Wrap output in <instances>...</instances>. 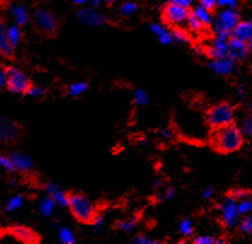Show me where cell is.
I'll use <instances>...</instances> for the list:
<instances>
[{
	"mask_svg": "<svg viewBox=\"0 0 252 244\" xmlns=\"http://www.w3.org/2000/svg\"><path fill=\"white\" fill-rule=\"evenodd\" d=\"M24 203V197L22 195H16L10 198L6 203V210L7 211H15L20 209Z\"/></svg>",
	"mask_w": 252,
	"mask_h": 244,
	"instance_id": "29",
	"label": "cell"
},
{
	"mask_svg": "<svg viewBox=\"0 0 252 244\" xmlns=\"http://www.w3.org/2000/svg\"><path fill=\"white\" fill-rule=\"evenodd\" d=\"M229 34L224 33H216V36L214 37L213 41L205 50L206 55L211 58V60H219V58H223L228 56V41H229Z\"/></svg>",
	"mask_w": 252,
	"mask_h": 244,
	"instance_id": "7",
	"label": "cell"
},
{
	"mask_svg": "<svg viewBox=\"0 0 252 244\" xmlns=\"http://www.w3.org/2000/svg\"><path fill=\"white\" fill-rule=\"evenodd\" d=\"M77 20L81 25L87 27H100L106 22V17L99 12L94 6L85 7L77 12Z\"/></svg>",
	"mask_w": 252,
	"mask_h": 244,
	"instance_id": "10",
	"label": "cell"
},
{
	"mask_svg": "<svg viewBox=\"0 0 252 244\" xmlns=\"http://www.w3.org/2000/svg\"><path fill=\"white\" fill-rule=\"evenodd\" d=\"M240 130L244 136H252V117L245 116L240 122Z\"/></svg>",
	"mask_w": 252,
	"mask_h": 244,
	"instance_id": "34",
	"label": "cell"
},
{
	"mask_svg": "<svg viewBox=\"0 0 252 244\" xmlns=\"http://www.w3.org/2000/svg\"><path fill=\"white\" fill-rule=\"evenodd\" d=\"M239 231L246 236H251L252 237V213L244 215V218L240 220L239 225Z\"/></svg>",
	"mask_w": 252,
	"mask_h": 244,
	"instance_id": "26",
	"label": "cell"
},
{
	"mask_svg": "<svg viewBox=\"0 0 252 244\" xmlns=\"http://www.w3.org/2000/svg\"><path fill=\"white\" fill-rule=\"evenodd\" d=\"M194 53L195 55H204V49H202L200 46L194 47Z\"/></svg>",
	"mask_w": 252,
	"mask_h": 244,
	"instance_id": "51",
	"label": "cell"
},
{
	"mask_svg": "<svg viewBox=\"0 0 252 244\" xmlns=\"http://www.w3.org/2000/svg\"><path fill=\"white\" fill-rule=\"evenodd\" d=\"M171 35H173V39L178 42H189V36L184 29L181 28H175L173 32H171Z\"/></svg>",
	"mask_w": 252,
	"mask_h": 244,
	"instance_id": "35",
	"label": "cell"
},
{
	"mask_svg": "<svg viewBox=\"0 0 252 244\" xmlns=\"http://www.w3.org/2000/svg\"><path fill=\"white\" fill-rule=\"evenodd\" d=\"M252 35V20L240 21L238 26L235 27L234 31L232 32V36L238 37V39L248 41Z\"/></svg>",
	"mask_w": 252,
	"mask_h": 244,
	"instance_id": "18",
	"label": "cell"
},
{
	"mask_svg": "<svg viewBox=\"0 0 252 244\" xmlns=\"http://www.w3.org/2000/svg\"><path fill=\"white\" fill-rule=\"evenodd\" d=\"M244 143V135L237 126L232 125L216 128L213 137V145L221 152H233L240 149Z\"/></svg>",
	"mask_w": 252,
	"mask_h": 244,
	"instance_id": "1",
	"label": "cell"
},
{
	"mask_svg": "<svg viewBox=\"0 0 252 244\" xmlns=\"http://www.w3.org/2000/svg\"><path fill=\"white\" fill-rule=\"evenodd\" d=\"M160 136L165 139H170L171 137H173V133H171V131L168 130V128H163V130L160 131Z\"/></svg>",
	"mask_w": 252,
	"mask_h": 244,
	"instance_id": "49",
	"label": "cell"
},
{
	"mask_svg": "<svg viewBox=\"0 0 252 244\" xmlns=\"http://www.w3.org/2000/svg\"><path fill=\"white\" fill-rule=\"evenodd\" d=\"M193 243L195 244H216L217 240L213 236H198L193 240Z\"/></svg>",
	"mask_w": 252,
	"mask_h": 244,
	"instance_id": "38",
	"label": "cell"
},
{
	"mask_svg": "<svg viewBox=\"0 0 252 244\" xmlns=\"http://www.w3.org/2000/svg\"><path fill=\"white\" fill-rule=\"evenodd\" d=\"M134 243L135 244H154V243H157L156 241L151 240L150 237H147V236H136L135 238H134Z\"/></svg>",
	"mask_w": 252,
	"mask_h": 244,
	"instance_id": "42",
	"label": "cell"
},
{
	"mask_svg": "<svg viewBox=\"0 0 252 244\" xmlns=\"http://www.w3.org/2000/svg\"><path fill=\"white\" fill-rule=\"evenodd\" d=\"M229 196L232 198H234L235 201H240L243 200L244 197H246V196H249V192L243 189H234L229 192Z\"/></svg>",
	"mask_w": 252,
	"mask_h": 244,
	"instance_id": "41",
	"label": "cell"
},
{
	"mask_svg": "<svg viewBox=\"0 0 252 244\" xmlns=\"http://www.w3.org/2000/svg\"><path fill=\"white\" fill-rule=\"evenodd\" d=\"M0 167H2L7 172L15 171V167H13L11 157H7V156H5V155H1V154H0Z\"/></svg>",
	"mask_w": 252,
	"mask_h": 244,
	"instance_id": "37",
	"label": "cell"
},
{
	"mask_svg": "<svg viewBox=\"0 0 252 244\" xmlns=\"http://www.w3.org/2000/svg\"><path fill=\"white\" fill-rule=\"evenodd\" d=\"M106 2H109V4H114V2H116V0H106Z\"/></svg>",
	"mask_w": 252,
	"mask_h": 244,
	"instance_id": "55",
	"label": "cell"
},
{
	"mask_svg": "<svg viewBox=\"0 0 252 244\" xmlns=\"http://www.w3.org/2000/svg\"><path fill=\"white\" fill-rule=\"evenodd\" d=\"M88 85L87 82L85 81H77V82H72L68 86V95L70 97H79V96L84 95V93L87 91Z\"/></svg>",
	"mask_w": 252,
	"mask_h": 244,
	"instance_id": "24",
	"label": "cell"
},
{
	"mask_svg": "<svg viewBox=\"0 0 252 244\" xmlns=\"http://www.w3.org/2000/svg\"><path fill=\"white\" fill-rule=\"evenodd\" d=\"M26 93H27V96H29V97L37 98V97H41V96H44L45 91H44V88L37 87V86H31Z\"/></svg>",
	"mask_w": 252,
	"mask_h": 244,
	"instance_id": "39",
	"label": "cell"
},
{
	"mask_svg": "<svg viewBox=\"0 0 252 244\" xmlns=\"http://www.w3.org/2000/svg\"><path fill=\"white\" fill-rule=\"evenodd\" d=\"M106 0H92V2H91V4H92V6H94V7H98V6H100L101 4H103V2H105Z\"/></svg>",
	"mask_w": 252,
	"mask_h": 244,
	"instance_id": "50",
	"label": "cell"
},
{
	"mask_svg": "<svg viewBox=\"0 0 252 244\" xmlns=\"http://www.w3.org/2000/svg\"><path fill=\"white\" fill-rule=\"evenodd\" d=\"M34 22L40 32L52 35L57 31V20L52 12L47 10H37L34 15Z\"/></svg>",
	"mask_w": 252,
	"mask_h": 244,
	"instance_id": "8",
	"label": "cell"
},
{
	"mask_svg": "<svg viewBox=\"0 0 252 244\" xmlns=\"http://www.w3.org/2000/svg\"><path fill=\"white\" fill-rule=\"evenodd\" d=\"M192 13L203 23V25H204V27L213 23V15H211V11L209 9H206V7L202 6V5L195 6Z\"/></svg>",
	"mask_w": 252,
	"mask_h": 244,
	"instance_id": "22",
	"label": "cell"
},
{
	"mask_svg": "<svg viewBox=\"0 0 252 244\" xmlns=\"http://www.w3.org/2000/svg\"><path fill=\"white\" fill-rule=\"evenodd\" d=\"M104 222H105V219H104L103 215H95L94 219H93V229H94V232H100L101 229L104 227Z\"/></svg>",
	"mask_w": 252,
	"mask_h": 244,
	"instance_id": "40",
	"label": "cell"
},
{
	"mask_svg": "<svg viewBox=\"0 0 252 244\" xmlns=\"http://www.w3.org/2000/svg\"><path fill=\"white\" fill-rule=\"evenodd\" d=\"M10 157H11L15 171H21L26 173V172H29L33 168V160L29 155L24 154V152L15 151L12 152Z\"/></svg>",
	"mask_w": 252,
	"mask_h": 244,
	"instance_id": "15",
	"label": "cell"
},
{
	"mask_svg": "<svg viewBox=\"0 0 252 244\" xmlns=\"http://www.w3.org/2000/svg\"><path fill=\"white\" fill-rule=\"evenodd\" d=\"M248 45H249V49H250V50L252 51V35H251L250 39L248 40Z\"/></svg>",
	"mask_w": 252,
	"mask_h": 244,
	"instance_id": "54",
	"label": "cell"
},
{
	"mask_svg": "<svg viewBox=\"0 0 252 244\" xmlns=\"http://www.w3.org/2000/svg\"><path fill=\"white\" fill-rule=\"evenodd\" d=\"M77 5H85L88 4V2H92V0H74Z\"/></svg>",
	"mask_w": 252,
	"mask_h": 244,
	"instance_id": "52",
	"label": "cell"
},
{
	"mask_svg": "<svg viewBox=\"0 0 252 244\" xmlns=\"http://www.w3.org/2000/svg\"><path fill=\"white\" fill-rule=\"evenodd\" d=\"M69 208L72 215L80 222L92 224L95 216V208L86 196L80 194L69 196Z\"/></svg>",
	"mask_w": 252,
	"mask_h": 244,
	"instance_id": "2",
	"label": "cell"
},
{
	"mask_svg": "<svg viewBox=\"0 0 252 244\" xmlns=\"http://www.w3.org/2000/svg\"><path fill=\"white\" fill-rule=\"evenodd\" d=\"M13 47L7 37V27L2 21H0V55L4 57H11Z\"/></svg>",
	"mask_w": 252,
	"mask_h": 244,
	"instance_id": "17",
	"label": "cell"
},
{
	"mask_svg": "<svg viewBox=\"0 0 252 244\" xmlns=\"http://www.w3.org/2000/svg\"><path fill=\"white\" fill-rule=\"evenodd\" d=\"M237 95H238V97H239L240 99L245 98V96H246V88L244 87V86H239V87L237 88Z\"/></svg>",
	"mask_w": 252,
	"mask_h": 244,
	"instance_id": "48",
	"label": "cell"
},
{
	"mask_svg": "<svg viewBox=\"0 0 252 244\" xmlns=\"http://www.w3.org/2000/svg\"><path fill=\"white\" fill-rule=\"evenodd\" d=\"M214 196H215V189H214V186L206 187L204 191H203V198L204 200H211V198H214Z\"/></svg>",
	"mask_w": 252,
	"mask_h": 244,
	"instance_id": "45",
	"label": "cell"
},
{
	"mask_svg": "<svg viewBox=\"0 0 252 244\" xmlns=\"http://www.w3.org/2000/svg\"><path fill=\"white\" fill-rule=\"evenodd\" d=\"M220 215H221L222 224L226 227H237L240 222V214L238 210V201L230 196L226 198L222 203L217 206Z\"/></svg>",
	"mask_w": 252,
	"mask_h": 244,
	"instance_id": "5",
	"label": "cell"
},
{
	"mask_svg": "<svg viewBox=\"0 0 252 244\" xmlns=\"http://www.w3.org/2000/svg\"><path fill=\"white\" fill-rule=\"evenodd\" d=\"M234 60L228 57L219 58V60H213L210 63V68L215 71L216 74L221 75V76H229V75L234 74L237 70V66H235Z\"/></svg>",
	"mask_w": 252,
	"mask_h": 244,
	"instance_id": "12",
	"label": "cell"
},
{
	"mask_svg": "<svg viewBox=\"0 0 252 244\" xmlns=\"http://www.w3.org/2000/svg\"><path fill=\"white\" fill-rule=\"evenodd\" d=\"M133 101L136 105L144 106L149 103V93L143 88H138L133 93Z\"/></svg>",
	"mask_w": 252,
	"mask_h": 244,
	"instance_id": "28",
	"label": "cell"
},
{
	"mask_svg": "<svg viewBox=\"0 0 252 244\" xmlns=\"http://www.w3.org/2000/svg\"><path fill=\"white\" fill-rule=\"evenodd\" d=\"M31 86V80L22 70L16 67L6 69V87L12 93H26Z\"/></svg>",
	"mask_w": 252,
	"mask_h": 244,
	"instance_id": "6",
	"label": "cell"
},
{
	"mask_svg": "<svg viewBox=\"0 0 252 244\" xmlns=\"http://www.w3.org/2000/svg\"><path fill=\"white\" fill-rule=\"evenodd\" d=\"M175 189L174 187H168L167 190H165L164 194L162 195V198H165V200H173L174 197H175Z\"/></svg>",
	"mask_w": 252,
	"mask_h": 244,
	"instance_id": "46",
	"label": "cell"
},
{
	"mask_svg": "<svg viewBox=\"0 0 252 244\" xmlns=\"http://www.w3.org/2000/svg\"><path fill=\"white\" fill-rule=\"evenodd\" d=\"M6 86V69L0 66V88Z\"/></svg>",
	"mask_w": 252,
	"mask_h": 244,
	"instance_id": "47",
	"label": "cell"
},
{
	"mask_svg": "<svg viewBox=\"0 0 252 244\" xmlns=\"http://www.w3.org/2000/svg\"><path fill=\"white\" fill-rule=\"evenodd\" d=\"M9 12L12 16L13 21L18 26H26L29 22V13L26 7L21 4H11L9 6Z\"/></svg>",
	"mask_w": 252,
	"mask_h": 244,
	"instance_id": "16",
	"label": "cell"
},
{
	"mask_svg": "<svg viewBox=\"0 0 252 244\" xmlns=\"http://www.w3.org/2000/svg\"><path fill=\"white\" fill-rule=\"evenodd\" d=\"M150 31L157 36V39L159 40L160 44L169 45L174 41L173 35H171V32L167 31L164 27L158 25V23H152V25H150Z\"/></svg>",
	"mask_w": 252,
	"mask_h": 244,
	"instance_id": "20",
	"label": "cell"
},
{
	"mask_svg": "<svg viewBox=\"0 0 252 244\" xmlns=\"http://www.w3.org/2000/svg\"><path fill=\"white\" fill-rule=\"evenodd\" d=\"M136 10H138V5L133 1L125 2V4L121 5V7H120V12L122 13L123 16H126V17H127V16L133 15Z\"/></svg>",
	"mask_w": 252,
	"mask_h": 244,
	"instance_id": "32",
	"label": "cell"
},
{
	"mask_svg": "<svg viewBox=\"0 0 252 244\" xmlns=\"http://www.w3.org/2000/svg\"><path fill=\"white\" fill-rule=\"evenodd\" d=\"M179 231L185 237H189L193 233V224L189 219H184L179 225Z\"/></svg>",
	"mask_w": 252,
	"mask_h": 244,
	"instance_id": "30",
	"label": "cell"
},
{
	"mask_svg": "<svg viewBox=\"0 0 252 244\" xmlns=\"http://www.w3.org/2000/svg\"><path fill=\"white\" fill-rule=\"evenodd\" d=\"M58 240L63 244H72L75 243L76 238H75V235L72 233L70 229H68V227H62V229H60V232H58Z\"/></svg>",
	"mask_w": 252,
	"mask_h": 244,
	"instance_id": "27",
	"label": "cell"
},
{
	"mask_svg": "<svg viewBox=\"0 0 252 244\" xmlns=\"http://www.w3.org/2000/svg\"><path fill=\"white\" fill-rule=\"evenodd\" d=\"M12 235L24 243H35L36 235L26 226H15L11 230Z\"/></svg>",
	"mask_w": 252,
	"mask_h": 244,
	"instance_id": "19",
	"label": "cell"
},
{
	"mask_svg": "<svg viewBox=\"0 0 252 244\" xmlns=\"http://www.w3.org/2000/svg\"><path fill=\"white\" fill-rule=\"evenodd\" d=\"M152 186H154V189H159L160 181L159 180H155L154 184H152Z\"/></svg>",
	"mask_w": 252,
	"mask_h": 244,
	"instance_id": "53",
	"label": "cell"
},
{
	"mask_svg": "<svg viewBox=\"0 0 252 244\" xmlns=\"http://www.w3.org/2000/svg\"><path fill=\"white\" fill-rule=\"evenodd\" d=\"M20 136V130L17 125L11 120L0 119V141L1 143H10L16 140Z\"/></svg>",
	"mask_w": 252,
	"mask_h": 244,
	"instance_id": "13",
	"label": "cell"
},
{
	"mask_svg": "<svg viewBox=\"0 0 252 244\" xmlns=\"http://www.w3.org/2000/svg\"><path fill=\"white\" fill-rule=\"evenodd\" d=\"M198 1H199V5L206 7V9H209L210 11L217 6V0H198Z\"/></svg>",
	"mask_w": 252,
	"mask_h": 244,
	"instance_id": "43",
	"label": "cell"
},
{
	"mask_svg": "<svg viewBox=\"0 0 252 244\" xmlns=\"http://www.w3.org/2000/svg\"><path fill=\"white\" fill-rule=\"evenodd\" d=\"M56 205H57V203H56V201L53 200L50 195L44 196L39 203L40 214H41L42 216H45V218H48V216H51L55 213Z\"/></svg>",
	"mask_w": 252,
	"mask_h": 244,
	"instance_id": "21",
	"label": "cell"
},
{
	"mask_svg": "<svg viewBox=\"0 0 252 244\" xmlns=\"http://www.w3.org/2000/svg\"><path fill=\"white\" fill-rule=\"evenodd\" d=\"M239 0H217V6L222 9H237Z\"/></svg>",
	"mask_w": 252,
	"mask_h": 244,
	"instance_id": "36",
	"label": "cell"
},
{
	"mask_svg": "<svg viewBox=\"0 0 252 244\" xmlns=\"http://www.w3.org/2000/svg\"><path fill=\"white\" fill-rule=\"evenodd\" d=\"M136 225L135 219H128V220H121V221L117 222V227L121 230V231L125 232H130L133 231L134 227Z\"/></svg>",
	"mask_w": 252,
	"mask_h": 244,
	"instance_id": "33",
	"label": "cell"
},
{
	"mask_svg": "<svg viewBox=\"0 0 252 244\" xmlns=\"http://www.w3.org/2000/svg\"><path fill=\"white\" fill-rule=\"evenodd\" d=\"M169 2L179 5V6H181V7H186V9L191 7V5H192V0H169Z\"/></svg>",
	"mask_w": 252,
	"mask_h": 244,
	"instance_id": "44",
	"label": "cell"
},
{
	"mask_svg": "<svg viewBox=\"0 0 252 244\" xmlns=\"http://www.w3.org/2000/svg\"><path fill=\"white\" fill-rule=\"evenodd\" d=\"M187 26H189V28L192 32H200L203 29V27H204V25L193 13H189V18H187Z\"/></svg>",
	"mask_w": 252,
	"mask_h": 244,
	"instance_id": "31",
	"label": "cell"
},
{
	"mask_svg": "<svg viewBox=\"0 0 252 244\" xmlns=\"http://www.w3.org/2000/svg\"><path fill=\"white\" fill-rule=\"evenodd\" d=\"M189 16V9L171 4V2H169V5L163 11V18H164L165 22L173 26H180L182 23L187 22Z\"/></svg>",
	"mask_w": 252,
	"mask_h": 244,
	"instance_id": "9",
	"label": "cell"
},
{
	"mask_svg": "<svg viewBox=\"0 0 252 244\" xmlns=\"http://www.w3.org/2000/svg\"><path fill=\"white\" fill-rule=\"evenodd\" d=\"M238 210L240 215H248L252 213V196H246L243 200L238 201Z\"/></svg>",
	"mask_w": 252,
	"mask_h": 244,
	"instance_id": "25",
	"label": "cell"
},
{
	"mask_svg": "<svg viewBox=\"0 0 252 244\" xmlns=\"http://www.w3.org/2000/svg\"><path fill=\"white\" fill-rule=\"evenodd\" d=\"M240 22V16L237 9H222L214 21V29L216 33L232 34L235 27Z\"/></svg>",
	"mask_w": 252,
	"mask_h": 244,
	"instance_id": "4",
	"label": "cell"
},
{
	"mask_svg": "<svg viewBox=\"0 0 252 244\" xmlns=\"http://www.w3.org/2000/svg\"><path fill=\"white\" fill-rule=\"evenodd\" d=\"M248 41L238 39V37L230 36L228 41V57L235 62L243 61L249 53Z\"/></svg>",
	"mask_w": 252,
	"mask_h": 244,
	"instance_id": "11",
	"label": "cell"
},
{
	"mask_svg": "<svg viewBox=\"0 0 252 244\" xmlns=\"http://www.w3.org/2000/svg\"><path fill=\"white\" fill-rule=\"evenodd\" d=\"M21 26L13 25L11 27H7V37H9L10 44L12 45V47H17L20 45L21 40H22V31L20 28Z\"/></svg>",
	"mask_w": 252,
	"mask_h": 244,
	"instance_id": "23",
	"label": "cell"
},
{
	"mask_svg": "<svg viewBox=\"0 0 252 244\" xmlns=\"http://www.w3.org/2000/svg\"><path fill=\"white\" fill-rule=\"evenodd\" d=\"M235 119L234 108L228 103H219L211 106L206 112V121L214 128L232 125Z\"/></svg>",
	"mask_w": 252,
	"mask_h": 244,
	"instance_id": "3",
	"label": "cell"
},
{
	"mask_svg": "<svg viewBox=\"0 0 252 244\" xmlns=\"http://www.w3.org/2000/svg\"><path fill=\"white\" fill-rule=\"evenodd\" d=\"M44 190L46 191L47 195H50L53 200L56 201L58 206L61 207H69V196L55 183H47L45 184Z\"/></svg>",
	"mask_w": 252,
	"mask_h": 244,
	"instance_id": "14",
	"label": "cell"
}]
</instances>
